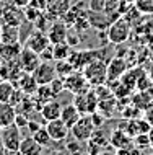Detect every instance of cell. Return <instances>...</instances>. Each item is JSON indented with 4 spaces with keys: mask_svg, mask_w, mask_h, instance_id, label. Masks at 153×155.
<instances>
[{
    "mask_svg": "<svg viewBox=\"0 0 153 155\" xmlns=\"http://www.w3.org/2000/svg\"><path fill=\"white\" fill-rule=\"evenodd\" d=\"M148 75H150V78H151V82H153V67L150 69V72H148Z\"/></svg>",
    "mask_w": 153,
    "mask_h": 155,
    "instance_id": "42",
    "label": "cell"
},
{
    "mask_svg": "<svg viewBox=\"0 0 153 155\" xmlns=\"http://www.w3.org/2000/svg\"><path fill=\"white\" fill-rule=\"evenodd\" d=\"M98 96L93 88H86L73 96V104L78 108L81 114H91L98 110Z\"/></svg>",
    "mask_w": 153,
    "mask_h": 155,
    "instance_id": "5",
    "label": "cell"
},
{
    "mask_svg": "<svg viewBox=\"0 0 153 155\" xmlns=\"http://www.w3.org/2000/svg\"><path fill=\"white\" fill-rule=\"evenodd\" d=\"M96 129L98 127L94 126L91 116L90 114H81L77 123L70 127V134H72V137L77 139L78 142H88Z\"/></svg>",
    "mask_w": 153,
    "mask_h": 155,
    "instance_id": "3",
    "label": "cell"
},
{
    "mask_svg": "<svg viewBox=\"0 0 153 155\" xmlns=\"http://www.w3.org/2000/svg\"><path fill=\"white\" fill-rule=\"evenodd\" d=\"M72 51H73V48L67 43V41H64V43H57V44H52L54 61L69 59V56H70V52H72Z\"/></svg>",
    "mask_w": 153,
    "mask_h": 155,
    "instance_id": "27",
    "label": "cell"
},
{
    "mask_svg": "<svg viewBox=\"0 0 153 155\" xmlns=\"http://www.w3.org/2000/svg\"><path fill=\"white\" fill-rule=\"evenodd\" d=\"M0 153H7V150H5V145H3L2 137H0Z\"/></svg>",
    "mask_w": 153,
    "mask_h": 155,
    "instance_id": "41",
    "label": "cell"
},
{
    "mask_svg": "<svg viewBox=\"0 0 153 155\" xmlns=\"http://www.w3.org/2000/svg\"><path fill=\"white\" fill-rule=\"evenodd\" d=\"M20 52H21V46L18 43H0V59L3 62H11V61H18Z\"/></svg>",
    "mask_w": 153,
    "mask_h": 155,
    "instance_id": "22",
    "label": "cell"
},
{
    "mask_svg": "<svg viewBox=\"0 0 153 155\" xmlns=\"http://www.w3.org/2000/svg\"><path fill=\"white\" fill-rule=\"evenodd\" d=\"M67 150H69V152H80V145H78V140L73 139V142H69V144H67Z\"/></svg>",
    "mask_w": 153,
    "mask_h": 155,
    "instance_id": "38",
    "label": "cell"
},
{
    "mask_svg": "<svg viewBox=\"0 0 153 155\" xmlns=\"http://www.w3.org/2000/svg\"><path fill=\"white\" fill-rule=\"evenodd\" d=\"M143 118H145L148 121V124L153 126V104L151 106H148L145 111H143Z\"/></svg>",
    "mask_w": 153,
    "mask_h": 155,
    "instance_id": "37",
    "label": "cell"
},
{
    "mask_svg": "<svg viewBox=\"0 0 153 155\" xmlns=\"http://www.w3.org/2000/svg\"><path fill=\"white\" fill-rule=\"evenodd\" d=\"M106 145H111L109 137L104 134L101 127H98L96 131L93 132L91 139L88 140V152L90 153H98V152H104Z\"/></svg>",
    "mask_w": 153,
    "mask_h": 155,
    "instance_id": "14",
    "label": "cell"
},
{
    "mask_svg": "<svg viewBox=\"0 0 153 155\" xmlns=\"http://www.w3.org/2000/svg\"><path fill=\"white\" fill-rule=\"evenodd\" d=\"M54 64H56V70H57V75L59 77L64 78L65 75L72 74L73 70H75V67L72 65V62L69 59H62V61H54Z\"/></svg>",
    "mask_w": 153,
    "mask_h": 155,
    "instance_id": "31",
    "label": "cell"
},
{
    "mask_svg": "<svg viewBox=\"0 0 153 155\" xmlns=\"http://www.w3.org/2000/svg\"><path fill=\"white\" fill-rule=\"evenodd\" d=\"M83 75L86 77L90 85L96 87V85H103L107 83V62L100 57H94L83 67Z\"/></svg>",
    "mask_w": 153,
    "mask_h": 155,
    "instance_id": "1",
    "label": "cell"
},
{
    "mask_svg": "<svg viewBox=\"0 0 153 155\" xmlns=\"http://www.w3.org/2000/svg\"><path fill=\"white\" fill-rule=\"evenodd\" d=\"M31 74L39 85H47V83H51L56 77H59L54 61H41L39 65L36 67Z\"/></svg>",
    "mask_w": 153,
    "mask_h": 155,
    "instance_id": "6",
    "label": "cell"
},
{
    "mask_svg": "<svg viewBox=\"0 0 153 155\" xmlns=\"http://www.w3.org/2000/svg\"><path fill=\"white\" fill-rule=\"evenodd\" d=\"M130 101H132L134 106H137L139 110H142V111H145L148 106H151V104H153V100L148 96L147 91H137L135 95L130 96Z\"/></svg>",
    "mask_w": 153,
    "mask_h": 155,
    "instance_id": "26",
    "label": "cell"
},
{
    "mask_svg": "<svg viewBox=\"0 0 153 155\" xmlns=\"http://www.w3.org/2000/svg\"><path fill=\"white\" fill-rule=\"evenodd\" d=\"M94 51H72L69 56V61L75 67V70H83V67L88 64L91 59H94Z\"/></svg>",
    "mask_w": 153,
    "mask_h": 155,
    "instance_id": "20",
    "label": "cell"
},
{
    "mask_svg": "<svg viewBox=\"0 0 153 155\" xmlns=\"http://www.w3.org/2000/svg\"><path fill=\"white\" fill-rule=\"evenodd\" d=\"M24 18H26V21H30V23H34L36 21V18L43 13L41 10H38V8H34L33 5H26L24 7Z\"/></svg>",
    "mask_w": 153,
    "mask_h": 155,
    "instance_id": "35",
    "label": "cell"
},
{
    "mask_svg": "<svg viewBox=\"0 0 153 155\" xmlns=\"http://www.w3.org/2000/svg\"><path fill=\"white\" fill-rule=\"evenodd\" d=\"M39 113H41V116L46 119V123L51 119H57V118H60L62 104H60V101H57V98H52V100H49V101H46L43 104V108H41Z\"/></svg>",
    "mask_w": 153,
    "mask_h": 155,
    "instance_id": "19",
    "label": "cell"
},
{
    "mask_svg": "<svg viewBox=\"0 0 153 155\" xmlns=\"http://www.w3.org/2000/svg\"><path fill=\"white\" fill-rule=\"evenodd\" d=\"M20 8H13V7H7L5 12H3V20H5V23H11V25H16V26H20V23H21V18L24 16L23 12H20Z\"/></svg>",
    "mask_w": 153,
    "mask_h": 155,
    "instance_id": "28",
    "label": "cell"
},
{
    "mask_svg": "<svg viewBox=\"0 0 153 155\" xmlns=\"http://www.w3.org/2000/svg\"><path fill=\"white\" fill-rule=\"evenodd\" d=\"M43 152H44V147L39 145L38 142L33 139V136L24 137V139H21V142H20L18 153H21V155H39Z\"/></svg>",
    "mask_w": 153,
    "mask_h": 155,
    "instance_id": "24",
    "label": "cell"
},
{
    "mask_svg": "<svg viewBox=\"0 0 153 155\" xmlns=\"http://www.w3.org/2000/svg\"><path fill=\"white\" fill-rule=\"evenodd\" d=\"M0 26H2V25H0Z\"/></svg>",
    "mask_w": 153,
    "mask_h": 155,
    "instance_id": "44",
    "label": "cell"
},
{
    "mask_svg": "<svg viewBox=\"0 0 153 155\" xmlns=\"http://www.w3.org/2000/svg\"><path fill=\"white\" fill-rule=\"evenodd\" d=\"M46 129L49 131V134H51L52 142H64V140H67V137L70 134V127L60 118L47 121V123H46Z\"/></svg>",
    "mask_w": 153,
    "mask_h": 155,
    "instance_id": "9",
    "label": "cell"
},
{
    "mask_svg": "<svg viewBox=\"0 0 153 155\" xmlns=\"http://www.w3.org/2000/svg\"><path fill=\"white\" fill-rule=\"evenodd\" d=\"M135 7L142 15H153V0H135Z\"/></svg>",
    "mask_w": 153,
    "mask_h": 155,
    "instance_id": "34",
    "label": "cell"
},
{
    "mask_svg": "<svg viewBox=\"0 0 153 155\" xmlns=\"http://www.w3.org/2000/svg\"><path fill=\"white\" fill-rule=\"evenodd\" d=\"M134 145L137 147L140 152H145V150H151L150 147V137H148V132L145 134H139V136L134 137Z\"/></svg>",
    "mask_w": 153,
    "mask_h": 155,
    "instance_id": "32",
    "label": "cell"
},
{
    "mask_svg": "<svg viewBox=\"0 0 153 155\" xmlns=\"http://www.w3.org/2000/svg\"><path fill=\"white\" fill-rule=\"evenodd\" d=\"M130 28H132V25L126 18H122V16L111 21L109 28H107V41L111 44H117V46L127 43L130 38Z\"/></svg>",
    "mask_w": 153,
    "mask_h": 155,
    "instance_id": "2",
    "label": "cell"
},
{
    "mask_svg": "<svg viewBox=\"0 0 153 155\" xmlns=\"http://www.w3.org/2000/svg\"><path fill=\"white\" fill-rule=\"evenodd\" d=\"M109 142H111V147L117 150H122V149H130L134 147V137L129 136L124 129L121 127H116L113 132L109 134Z\"/></svg>",
    "mask_w": 153,
    "mask_h": 155,
    "instance_id": "11",
    "label": "cell"
},
{
    "mask_svg": "<svg viewBox=\"0 0 153 155\" xmlns=\"http://www.w3.org/2000/svg\"><path fill=\"white\" fill-rule=\"evenodd\" d=\"M81 116V113L78 111V108L75 106L73 103L70 104H65V106H62V113H60V119L64 121L65 124L69 126V127H72L73 124L78 121V118Z\"/></svg>",
    "mask_w": 153,
    "mask_h": 155,
    "instance_id": "25",
    "label": "cell"
},
{
    "mask_svg": "<svg viewBox=\"0 0 153 155\" xmlns=\"http://www.w3.org/2000/svg\"><path fill=\"white\" fill-rule=\"evenodd\" d=\"M15 118H16V110L13 104L8 101H0V129L13 124Z\"/></svg>",
    "mask_w": 153,
    "mask_h": 155,
    "instance_id": "23",
    "label": "cell"
},
{
    "mask_svg": "<svg viewBox=\"0 0 153 155\" xmlns=\"http://www.w3.org/2000/svg\"><path fill=\"white\" fill-rule=\"evenodd\" d=\"M16 90V85L13 82H8V80H3L0 82V101H11L13 98V93Z\"/></svg>",
    "mask_w": 153,
    "mask_h": 155,
    "instance_id": "29",
    "label": "cell"
},
{
    "mask_svg": "<svg viewBox=\"0 0 153 155\" xmlns=\"http://www.w3.org/2000/svg\"><path fill=\"white\" fill-rule=\"evenodd\" d=\"M33 139H34L36 142H38L39 145H43L44 149L49 147V145L52 144V139H51V134H49V131L46 129V126H43V127H39L36 132L31 134Z\"/></svg>",
    "mask_w": 153,
    "mask_h": 155,
    "instance_id": "30",
    "label": "cell"
},
{
    "mask_svg": "<svg viewBox=\"0 0 153 155\" xmlns=\"http://www.w3.org/2000/svg\"><path fill=\"white\" fill-rule=\"evenodd\" d=\"M72 7L70 0H47V5H46V15L52 20H60L64 13Z\"/></svg>",
    "mask_w": 153,
    "mask_h": 155,
    "instance_id": "15",
    "label": "cell"
},
{
    "mask_svg": "<svg viewBox=\"0 0 153 155\" xmlns=\"http://www.w3.org/2000/svg\"><path fill=\"white\" fill-rule=\"evenodd\" d=\"M49 87H51V90H52V95H54V98H59V96L62 95V91L65 90V85H64V78L62 77H56L54 80L49 83Z\"/></svg>",
    "mask_w": 153,
    "mask_h": 155,
    "instance_id": "33",
    "label": "cell"
},
{
    "mask_svg": "<svg viewBox=\"0 0 153 155\" xmlns=\"http://www.w3.org/2000/svg\"><path fill=\"white\" fill-rule=\"evenodd\" d=\"M67 25H65L62 20H56L51 28L47 30V36H49V41H51V44H57V43H64V41H67L69 38V30H67Z\"/></svg>",
    "mask_w": 153,
    "mask_h": 155,
    "instance_id": "16",
    "label": "cell"
},
{
    "mask_svg": "<svg viewBox=\"0 0 153 155\" xmlns=\"http://www.w3.org/2000/svg\"><path fill=\"white\" fill-rule=\"evenodd\" d=\"M117 127L124 129L129 136L135 137V136H139V134L148 132L151 129V126L148 124V121L142 116V118H124L121 123L117 124Z\"/></svg>",
    "mask_w": 153,
    "mask_h": 155,
    "instance_id": "7",
    "label": "cell"
},
{
    "mask_svg": "<svg viewBox=\"0 0 153 155\" xmlns=\"http://www.w3.org/2000/svg\"><path fill=\"white\" fill-rule=\"evenodd\" d=\"M64 85H65V90H69L70 93L77 95V93H80V91L88 88L90 83H88V80H86V77L83 75V72L73 70L72 74H69V75L64 77Z\"/></svg>",
    "mask_w": 153,
    "mask_h": 155,
    "instance_id": "8",
    "label": "cell"
},
{
    "mask_svg": "<svg viewBox=\"0 0 153 155\" xmlns=\"http://www.w3.org/2000/svg\"><path fill=\"white\" fill-rule=\"evenodd\" d=\"M148 137H150V147L153 150V126H151V129L148 131Z\"/></svg>",
    "mask_w": 153,
    "mask_h": 155,
    "instance_id": "40",
    "label": "cell"
},
{
    "mask_svg": "<svg viewBox=\"0 0 153 155\" xmlns=\"http://www.w3.org/2000/svg\"><path fill=\"white\" fill-rule=\"evenodd\" d=\"M13 3L16 7H21V8H24L28 5V3H30V0H13Z\"/></svg>",
    "mask_w": 153,
    "mask_h": 155,
    "instance_id": "39",
    "label": "cell"
},
{
    "mask_svg": "<svg viewBox=\"0 0 153 155\" xmlns=\"http://www.w3.org/2000/svg\"><path fill=\"white\" fill-rule=\"evenodd\" d=\"M124 2H130V3H135V0H124Z\"/></svg>",
    "mask_w": 153,
    "mask_h": 155,
    "instance_id": "43",
    "label": "cell"
},
{
    "mask_svg": "<svg viewBox=\"0 0 153 155\" xmlns=\"http://www.w3.org/2000/svg\"><path fill=\"white\" fill-rule=\"evenodd\" d=\"M41 61H43V59H41V56L36 51L26 48V46H23V48H21L18 62H20V65H21V69L24 70V72H33V70L39 65Z\"/></svg>",
    "mask_w": 153,
    "mask_h": 155,
    "instance_id": "10",
    "label": "cell"
},
{
    "mask_svg": "<svg viewBox=\"0 0 153 155\" xmlns=\"http://www.w3.org/2000/svg\"><path fill=\"white\" fill-rule=\"evenodd\" d=\"M127 70V62L122 56H113L107 62V83L121 78Z\"/></svg>",
    "mask_w": 153,
    "mask_h": 155,
    "instance_id": "13",
    "label": "cell"
},
{
    "mask_svg": "<svg viewBox=\"0 0 153 155\" xmlns=\"http://www.w3.org/2000/svg\"><path fill=\"white\" fill-rule=\"evenodd\" d=\"M0 137H2V140H3L7 153H18L20 142H21L23 137H21V129H20L15 123L0 129Z\"/></svg>",
    "mask_w": 153,
    "mask_h": 155,
    "instance_id": "4",
    "label": "cell"
},
{
    "mask_svg": "<svg viewBox=\"0 0 153 155\" xmlns=\"http://www.w3.org/2000/svg\"><path fill=\"white\" fill-rule=\"evenodd\" d=\"M15 85L18 87V88L21 90L24 95L31 96V95H34V93H36V90H38L39 83L36 82V78L33 77V74H31V72H23V74H21V77H20L18 80H16Z\"/></svg>",
    "mask_w": 153,
    "mask_h": 155,
    "instance_id": "18",
    "label": "cell"
},
{
    "mask_svg": "<svg viewBox=\"0 0 153 155\" xmlns=\"http://www.w3.org/2000/svg\"><path fill=\"white\" fill-rule=\"evenodd\" d=\"M28 5H33L34 8L44 12V10H46V5H47V0H30V3H28Z\"/></svg>",
    "mask_w": 153,
    "mask_h": 155,
    "instance_id": "36",
    "label": "cell"
},
{
    "mask_svg": "<svg viewBox=\"0 0 153 155\" xmlns=\"http://www.w3.org/2000/svg\"><path fill=\"white\" fill-rule=\"evenodd\" d=\"M98 113H101L104 116V119H109V118H114L116 114L119 113V106H117V98L113 95L109 98H104V100H100L98 101ZM121 114V113H119Z\"/></svg>",
    "mask_w": 153,
    "mask_h": 155,
    "instance_id": "17",
    "label": "cell"
},
{
    "mask_svg": "<svg viewBox=\"0 0 153 155\" xmlns=\"http://www.w3.org/2000/svg\"><path fill=\"white\" fill-rule=\"evenodd\" d=\"M18 38H20V26L11 23H3L0 26V43H18Z\"/></svg>",
    "mask_w": 153,
    "mask_h": 155,
    "instance_id": "21",
    "label": "cell"
},
{
    "mask_svg": "<svg viewBox=\"0 0 153 155\" xmlns=\"http://www.w3.org/2000/svg\"><path fill=\"white\" fill-rule=\"evenodd\" d=\"M24 46H26V48H30V49H33V51H36L38 54H41L46 48L51 46V41H49L47 33H44V31H41V30H34L30 36H28Z\"/></svg>",
    "mask_w": 153,
    "mask_h": 155,
    "instance_id": "12",
    "label": "cell"
}]
</instances>
